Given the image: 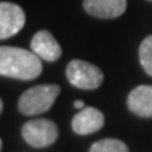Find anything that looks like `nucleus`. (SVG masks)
Listing matches in <instances>:
<instances>
[{"mask_svg":"<svg viewBox=\"0 0 152 152\" xmlns=\"http://www.w3.org/2000/svg\"><path fill=\"white\" fill-rule=\"evenodd\" d=\"M89 152H128V147L120 140L106 138L94 142Z\"/></svg>","mask_w":152,"mask_h":152,"instance_id":"nucleus-10","label":"nucleus"},{"mask_svg":"<svg viewBox=\"0 0 152 152\" xmlns=\"http://www.w3.org/2000/svg\"><path fill=\"white\" fill-rule=\"evenodd\" d=\"M58 85H38L28 89L18 100V110L26 115H37L48 111L59 94Z\"/></svg>","mask_w":152,"mask_h":152,"instance_id":"nucleus-2","label":"nucleus"},{"mask_svg":"<svg viewBox=\"0 0 152 152\" xmlns=\"http://www.w3.org/2000/svg\"><path fill=\"white\" fill-rule=\"evenodd\" d=\"M0 151H1V140H0Z\"/></svg>","mask_w":152,"mask_h":152,"instance_id":"nucleus-14","label":"nucleus"},{"mask_svg":"<svg viewBox=\"0 0 152 152\" xmlns=\"http://www.w3.org/2000/svg\"><path fill=\"white\" fill-rule=\"evenodd\" d=\"M83 7L90 16L115 18L127 9V0H83Z\"/></svg>","mask_w":152,"mask_h":152,"instance_id":"nucleus-8","label":"nucleus"},{"mask_svg":"<svg viewBox=\"0 0 152 152\" xmlns=\"http://www.w3.org/2000/svg\"><path fill=\"white\" fill-rule=\"evenodd\" d=\"M42 72L41 59L33 51L17 47H0V75L31 80Z\"/></svg>","mask_w":152,"mask_h":152,"instance_id":"nucleus-1","label":"nucleus"},{"mask_svg":"<svg viewBox=\"0 0 152 152\" xmlns=\"http://www.w3.org/2000/svg\"><path fill=\"white\" fill-rule=\"evenodd\" d=\"M66 77L71 85L85 90L97 89L103 83V72L97 66L89 64L86 61L73 59L66 66Z\"/></svg>","mask_w":152,"mask_h":152,"instance_id":"nucleus-3","label":"nucleus"},{"mask_svg":"<svg viewBox=\"0 0 152 152\" xmlns=\"http://www.w3.org/2000/svg\"><path fill=\"white\" fill-rule=\"evenodd\" d=\"M3 111V102H1V99H0V113Z\"/></svg>","mask_w":152,"mask_h":152,"instance_id":"nucleus-13","label":"nucleus"},{"mask_svg":"<svg viewBox=\"0 0 152 152\" xmlns=\"http://www.w3.org/2000/svg\"><path fill=\"white\" fill-rule=\"evenodd\" d=\"M104 125V115L94 107H85L72 118V130L76 134L87 135L99 131Z\"/></svg>","mask_w":152,"mask_h":152,"instance_id":"nucleus-7","label":"nucleus"},{"mask_svg":"<svg viewBox=\"0 0 152 152\" xmlns=\"http://www.w3.org/2000/svg\"><path fill=\"white\" fill-rule=\"evenodd\" d=\"M26 24V14L20 6L0 1V39L13 37Z\"/></svg>","mask_w":152,"mask_h":152,"instance_id":"nucleus-5","label":"nucleus"},{"mask_svg":"<svg viewBox=\"0 0 152 152\" xmlns=\"http://www.w3.org/2000/svg\"><path fill=\"white\" fill-rule=\"evenodd\" d=\"M140 62L144 71L152 76V35L144 38V41L140 45Z\"/></svg>","mask_w":152,"mask_h":152,"instance_id":"nucleus-11","label":"nucleus"},{"mask_svg":"<svg viewBox=\"0 0 152 152\" xmlns=\"http://www.w3.org/2000/svg\"><path fill=\"white\" fill-rule=\"evenodd\" d=\"M128 109L140 117H152V86L141 85L131 90L127 99Z\"/></svg>","mask_w":152,"mask_h":152,"instance_id":"nucleus-9","label":"nucleus"},{"mask_svg":"<svg viewBox=\"0 0 152 152\" xmlns=\"http://www.w3.org/2000/svg\"><path fill=\"white\" fill-rule=\"evenodd\" d=\"M73 106H75L76 109H85V103H83V102H82V100H76L75 103H73Z\"/></svg>","mask_w":152,"mask_h":152,"instance_id":"nucleus-12","label":"nucleus"},{"mask_svg":"<svg viewBox=\"0 0 152 152\" xmlns=\"http://www.w3.org/2000/svg\"><path fill=\"white\" fill-rule=\"evenodd\" d=\"M21 134L28 145L34 148H44L56 141L58 127L51 120H31L23 125Z\"/></svg>","mask_w":152,"mask_h":152,"instance_id":"nucleus-4","label":"nucleus"},{"mask_svg":"<svg viewBox=\"0 0 152 152\" xmlns=\"http://www.w3.org/2000/svg\"><path fill=\"white\" fill-rule=\"evenodd\" d=\"M31 51L39 59H44L47 62H55L56 59H59L61 55H62L61 45L54 38V35L47 30L38 31L33 37Z\"/></svg>","mask_w":152,"mask_h":152,"instance_id":"nucleus-6","label":"nucleus"}]
</instances>
